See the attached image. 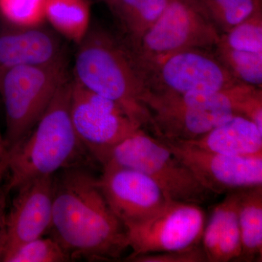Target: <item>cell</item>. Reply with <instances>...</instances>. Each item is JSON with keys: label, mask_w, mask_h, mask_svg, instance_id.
Wrapping results in <instances>:
<instances>
[{"label": "cell", "mask_w": 262, "mask_h": 262, "mask_svg": "<svg viewBox=\"0 0 262 262\" xmlns=\"http://www.w3.org/2000/svg\"><path fill=\"white\" fill-rule=\"evenodd\" d=\"M72 79L57 91L35 126L8 151L5 184L10 193L39 177L66 169L86 167L94 160L80 142L70 116Z\"/></svg>", "instance_id": "7a4b0ae2"}, {"label": "cell", "mask_w": 262, "mask_h": 262, "mask_svg": "<svg viewBox=\"0 0 262 262\" xmlns=\"http://www.w3.org/2000/svg\"><path fill=\"white\" fill-rule=\"evenodd\" d=\"M0 143L4 144V139H3V136H2L1 132H0Z\"/></svg>", "instance_id": "f1b7e54d"}, {"label": "cell", "mask_w": 262, "mask_h": 262, "mask_svg": "<svg viewBox=\"0 0 262 262\" xmlns=\"http://www.w3.org/2000/svg\"><path fill=\"white\" fill-rule=\"evenodd\" d=\"M70 116L82 145L101 165L108 153L143 129L118 103L72 79Z\"/></svg>", "instance_id": "ba28073f"}, {"label": "cell", "mask_w": 262, "mask_h": 262, "mask_svg": "<svg viewBox=\"0 0 262 262\" xmlns=\"http://www.w3.org/2000/svg\"><path fill=\"white\" fill-rule=\"evenodd\" d=\"M107 164L146 174L170 201L201 206L215 196L159 138L144 129L115 146L101 165Z\"/></svg>", "instance_id": "8992f818"}, {"label": "cell", "mask_w": 262, "mask_h": 262, "mask_svg": "<svg viewBox=\"0 0 262 262\" xmlns=\"http://www.w3.org/2000/svg\"><path fill=\"white\" fill-rule=\"evenodd\" d=\"M159 139L215 195L262 185V156L220 154L184 141Z\"/></svg>", "instance_id": "8fae6325"}, {"label": "cell", "mask_w": 262, "mask_h": 262, "mask_svg": "<svg viewBox=\"0 0 262 262\" xmlns=\"http://www.w3.org/2000/svg\"><path fill=\"white\" fill-rule=\"evenodd\" d=\"M184 142L220 154L262 156V131L243 115H234L205 135Z\"/></svg>", "instance_id": "2e32d148"}, {"label": "cell", "mask_w": 262, "mask_h": 262, "mask_svg": "<svg viewBox=\"0 0 262 262\" xmlns=\"http://www.w3.org/2000/svg\"><path fill=\"white\" fill-rule=\"evenodd\" d=\"M2 186V185H1ZM1 186H0V187H1Z\"/></svg>", "instance_id": "f546056e"}, {"label": "cell", "mask_w": 262, "mask_h": 262, "mask_svg": "<svg viewBox=\"0 0 262 262\" xmlns=\"http://www.w3.org/2000/svg\"><path fill=\"white\" fill-rule=\"evenodd\" d=\"M47 3L48 0H0V16L12 27L42 25Z\"/></svg>", "instance_id": "603a6c76"}, {"label": "cell", "mask_w": 262, "mask_h": 262, "mask_svg": "<svg viewBox=\"0 0 262 262\" xmlns=\"http://www.w3.org/2000/svg\"><path fill=\"white\" fill-rule=\"evenodd\" d=\"M99 186L108 206L123 225L141 222L160 211L166 196L146 174L107 164L102 166Z\"/></svg>", "instance_id": "7c38bea8"}, {"label": "cell", "mask_w": 262, "mask_h": 262, "mask_svg": "<svg viewBox=\"0 0 262 262\" xmlns=\"http://www.w3.org/2000/svg\"><path fill=\"white\" fill-rule=\"evenodd\" d=\"M70 255L53 236L45 235L20 245L5 255L3 262H65Z\"/></svg>", "instance_id": "7402d4cb"}, {"label": "cell", "mask_w": 262, "mask_h": 262, "mask_svg": "<svg viewBox=\"0 0 262 262\" xmlns=\"http://www.w3.org/2000/svg\"><path fill=\"white\" fill-rule=\"evenodd\" d=\"M205 223L206 215L200 205L168 200L149 218L124 225L132 250L125 261L201 244Z\"/></svg>", "instance_id": "30bf717a"}, {"label": "cell", "mask_w": 262, "mask_h": 262, "mask_svg": "<svg viewBox=\"0 0 262 262\" xmlns=\"http://www.w3.org/2000/svg\"><path fill=\"white\" fill-rule=\"evenodd\" d=\"M220 35L262 13L261 0H187Z\"/></svg>", "instance_id": "ffe728a7"}, {"label": "cell", "mask_w": 262, "mask_h": 262, "mask_svg": "<svg viewBox=\"0 0 262 262\" xmlns=\"http://www.w3.org/2000/svg\"><path fill=\"white\" fill-rule=\"evenodd\" d=\"M261 89L239 84L213 93L144 98L152 135L168 140L191 141L205 135L234 115H246Z\"/></svg>", "instance_id": "277c9868"}, {"label": "cell", "mask_w": 262, "mask_h": 262, "mask_svg": "<svg viewBox=\"0 0 262 262\" xmlns=\"http://www.w3.org/2000/svg\"><path fill=\"white\" fill-rule=\"evenodd\" d=\"M54 176L32 179L15 191L16 194L7 213L8 243L5 256L20 245L45 235L50 231Z\"/></svg>", "instance_id": "4fadbf2b"}, {"label": "cell", "mask_w": 262, "mask_h": 262, "mask_svg": "<svg viewBox=\"0 0 262 262\" xmlns=\"http://www.w3.org/2000/svg\"><path fill=\"white\" fill-rule=\"evenodd\" d=\"M170 0H115L108 5L119 27L122 39L134 43L139 39L163 14Z\"/></svg>", "instance_id": "e0dca14e"}, {"label": "cell", "mask_w": 262, "mask_h": 262, "mask_svg": "<svg viewBox=\"0 0 262 262\" xmlns=\"http://www.w3.org/2000/svg\"><path fill=\"white\" fill-rule=\"evenodd\" d=\"M217 45L236 51L261 53L262 13L253 15L220 35Z\"/></svg>", "instance_id": "cb8c5ba5"}, {"label": "cell", "mask_w": 262, "mask_h": 262, "mask_svg": "<svg viewBox=\"0 0 262 262\" xmlns=\"http://www.w3.org/2000/svg\"><path fill=\"white\" fill-rule=\"evenodd\" d=\"M46 20L69 40L80 44L91 28L88 0H48Z\"/></svg>", "instance_id": "d6986e66"}, {"label": "cell", "mask_w": 262, "mask_h": 262, "mask_svg": "<svg viewBox=\"0 0 262 262\" xmlns=\"http://www.w3.org/2000/svg\"><path fill=\"white\" fill-rule=\"evenodd\" d=\"M241 192L232 191L212 211L201 245L208 262L238 261L241 254L238 209Z\"/></svg>", "instance_id": "9a60e30c"}, {"label": "cell", "mask_w": 262, "mask_h": 262, "mask_svg": "<svg viewBox=\"0 0 262 262\" xmlns=\"http://www.w3.org/2000/svg\"><path fill=\"white\" fill-rule=\"evenodd\" d=\"M74 79L86 89L118 103L144 130L151 117L144 103L145 85L139 66L121 37L90 28L78 44Z\"/></svg>", "instance_id": "3957f363"}, {"label": "cell", "mask_w": 262, "mask_h": 262, "mask_svg": "<svg viewBox=\"0 0 262 262\" xmlns=\"http://www.w3.org/2000/svg\"><path fill=\"white\" fill-rule=\"evenodd\" d=\"M50 230L72 260L117 261L129 248L125 226L108 206L98 179L84 167L54 176Z\"/></svg>", "instance_id": "6da1fadb"}, {"label": "cell", "mask_w": 262, "mask_h": 262, "mask_svg": "<svg viewBox=\"0 0 262 262\" xmlns=\"http://www.w3.org/2000/svg\"><path fill=\"white\" fill-rule=\"evenodd\" d=\"M8 151L5 144L0 143V186L5 182L8 170Z\"/></svg>", "instance_id": "4316f807"}, {"label": "cell", "mask_w": 262, "mask_h": 262, "mask_svg": "<svg viewBox=\"0 0 262 262\" xmlns=\"http://www.w3.org/2000/svg\"><path fill=\"white\" fill-rule=\"evenodd\" d=\"M140 70L145 95L158 97L217 92L241 84L213 49L188 48L174 52Z\"/></svg>", "instance_id": "52a82bcc"}, {"label": "cell", "mask_w": 262, "mask_h": 262, "mask_svg": "<svg viewBox=\"0 0 262 262\" xmlns=\"http://www.w3.org/2000/svg\"><path fill=\"white\" fill-rule=\"evenodd\" d=\"M9 194V191L7 189L5 183H3V185L0 187V262H3L8 243L7 213Z\"/></svg>", "instance_id": "484cf974"}, {"label": "cell", "mask_w": 262, "mask_h": 262, "mask_svg": "<svg viewBox=\"0 0 262 262\" xmlns=\"http://www.w3.org/2000/svg\"><path fill=\"white\" fill-rule=\"evenodd\" d=\"M213 51L239 83L262 89V52L236 51L218 45Z\"/></svg>", "instance_id": "44dd1931"}, {"label": "cell", "mask_w": 262, "mask_h": 262, "mask_svg": "<svg viewBox=\"0 0 262 262\" xmlns=\"http://www.w3.org/2000/svg\"><path fill=\"white\" fill-rule=\"evenodd\" d=\"M220 35L187 0H170L158 20L136 42L127 43L139 69L188 48L213 50Z\"/></svg>", "instance_id": "9c48e42d"}, {"label": "cell", "mask_w": 262, "mask_h": 262, "mask_svg": "<svg viewBox=\"0 0 262 262\" xmlns=\"http://www.w3.org/2000/svg\"><path fill=\"white\" fill-rule=\"evenodd\" d=\"M99 1L102 2V3H104L105 4L108 5L110 4V3H113V1H115V0H99Z\"/></svg>", "instance_id": "83f0119b"}, {"label": "cell", "mask_w": 262, "mask_h": 262, "mask_svg": "<svg viewBox=\"0 0 262 262\" xmlns=\"http://www.w3.org/2000/svg\"><path fill=\"white\" fill-rule=\"evenodd\" d=\"M68 78L66 57L50 64L13 67L0 75L8 151L31 132Z\"/></svg>", "instance_id": "5b68a950"}, {"label": "cell", "mask_w": 262, "mask_h": 262, "mask_svg": "<svg viewBox=\"0 0 262 262\" xmlns=\"http://www.w3.org/2000/svg\"><path fill=\"white\" fill-rule=\"evenodd\" d=\"M131 262H208L201 245L168 252L141 255L129 260Z\"/></svg>", "instance_id": "d4e9b609"}, {"label": "cell", "mask_w": 262, "mask_h": 262, "mask_svg": "<svg viewBox=\"0 0 262 262\" xmlns=\"http://www.w3.org/2000/svg\"><path fill=\"white\" fill-rule=\"evenodd\" d=\"M63 57L59 37L42 25L0 31V75L13 67L50 64Z\"/></svg>", "instance_id": "5bb4252c"}, {"label": "cell", "mask_w": 262, "mask_h": 262, "mask_svg": "<svg viewBox=\"0 0 262 262\" xmlns=\"http://www.w3.org/2000/svg\"><path fill=\"white\" fill-rule=\"evenodd\" d=\"M238 220L241 239L238 261H261L262 185L242 189Z\"/></svg>", "instance_id": "ac0fdd59"}]
</instances>
